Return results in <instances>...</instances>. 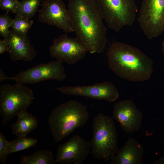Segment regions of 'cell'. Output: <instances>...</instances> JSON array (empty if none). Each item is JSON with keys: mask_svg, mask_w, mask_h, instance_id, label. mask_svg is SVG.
Returning <instances> with one entry per match:
<instances>
[{"mask_svg": "<svg viewBox=\"0 0 164 164\" xmlns=\"http://www.w3.org/2000/svg\"><path fill=\"white\" fill-rule=\"evenodd\" d=\"M19 2L18 0H2L0 1V8L2 10H6L7 12H12L15 13Z\"/></svg>", "mask_w": 164, "mask_h": 164, "instance_id": "obj_23", "label": "cell"}, {"mask_svg": "<svg viewBox=\"0 0 164 164\" xmlns=\"http://www.w3.org/2000/svg\"><path fill=\"white\" fill-rule=\"evenodd\" d=\"M34 99L32 91L17 83L0 87V114L4 123L20 113L27 111Z\"/></svg>", "mask_w": 164, "mask_h": 164, "instance_id": "obj_5", "label": "cell"}, {"mask_svg": "<svg viewBox=\"0 0 164 164\" xmlns=\"http://www.w3.org/2000/svg\"><path fill=\"white\" fill-rule=\"evenodd\" d=\"M37 140L30 137H18L14 140L9 141L8 151L9 154L18 151L24 150L35 147Z\"/></svg>", "mask_w": 164, "mask_h": 164, "instance_id": "obj_19", "label": "cell"}, {"mask_svg": "<svg viewBox=\"0 0 164 164\" xmlns=\"http://www.w3.org/2000/svg\"><path fill=\"white\" fill-rule=\"evenodd\" d=\"M68 9L76 37L90 53L103 52L107 29L98 0H69Z\"/></svg>", "mask_w": 164, "mask_h": 164, "instance_id": "obj_1", "label": "cell"}, {"mask_svg": "<svg viewBox=\"0 0 164 164\" xmlns=\"http://www.w3.org/2000/svg\"><path fill=\"white\" fill-rule=\"evenodd\" d=\"M8 13L1 15L0 16V35L4 38L9 34V29L11 27L12 19L8 15Z\"/></svg>", "mask_w": 164, "mask_h": 164, "instance_id": "obj_21", "label": "cell"}, {"mask_svg": "<svg viewBox=\"0 0 164 164\" xmlns=\"http://www.w3.org/2000/svg\"><path fill=\"white\" fill-rule=\"evenodd\" d=\"M89 118L87 106L77 101L71 100L53 108L48 123L52 136L58 143L78 128L84 126Z\"/></svg>", "mask_w": 164, "mask_h": 164, "instance_id": "obj_3", "label": "cell"}, {"mask_svg": "<svg viewBox=\"0 0 164 164\" xmlns=\"http://www.w3.org/2000/svg\"><path fill=\"white\" fill-rule=\"evenodd\" d=\"M4 39L7 42L9 47L7 53L13 61L22 60L31 62L36 56L37 52L27 36L19 34L12 29Z\"/></svg>", "mask_w": 164, "mask_h": 164, "instance_id": "obj_14", "label": "cell"}, {"mask_svg": "<svg viewBox=\"0 0 164 164\" xmlns=\"http://www.w3.org/2000/svg\"><path fill=\"white\" fill-rule=\"evenodd\" d=\"M107 56L110 68L121 78L134 82L147 80L151 78L153 62L138 48L115 42L110 46Z\"/></svg>", "mask_w": 164, "mask_h": 164, "instance_id": "obj_2", "label": "cell"}, {"mask_svg": "<svg viewBox=\"0 0 164 164\" xmlns=\"http://www.w3.org/2000/svg\"><path fill=\"white\" fill-rule=\"evenodd\" d=\"M42 0H22L19 2L15 14H19L30 19L38 11V8L41 5Z\"/></svg>", "mask_w": 164, "mask_h": 164, "instance_id": "obj_18", "label": "cell"}, {"mask_svg": "<svg viewBox=\"0 0 164 164\" xmlns=\"http://www.w3.org/2000/svg\"><path fill=\"white\" fill-rule=\"evenodd\" d=\"M16 121L11 126L13 134L18 137L26 136L37 128L38 121L36 118L27 111L19 113Z\"/></svg>", "mask_w": 164, "mask_h": 164, "instance_id": "obj_16", "label": "cell"}, {"mask_svg": "<svg viewBox=\"0 0 164 164\" xmlns=\"http://www.w3.org/2000/svg\"><path fill=\"white\" fill-rule=\"evenodd\" d=\"M138 21L149 39L160 36L163 32L164 0H143Z\"/></svg>", "mask_w": 164, "mask_h": 164, "instance_id": "obj_8", "label": "cell"}, {"mask_svg": "<svg viewBox=\"0 0 164 164\" xmlns=\"http://www.w3.org/2000/svg\"><path fill=\"white\" fill-rule=\"evenodd\" d=\"M2 0H0V1H1Z\"/></svg>", "mask_w": 164, "mask_h": 164, "instance_id": "obj_28", "label": "cell"}, {"mask_svg": "<svg viewBox=\"0 0 164 164\" xmlns=\"http://www.w3.org/2000/svg\"><path fill=\"white\" fill-rule=\"evenodd\" d=\"M162 30L163 32H164V21L163 22L162 26Z\"/></svg>", "mask_w": 164, "mask_h": 164, "instance_id": "obj_27", "label": "cell"}, {"mask_svg": "<svg viewBox=\"0 0 164 164\" xmlns=\"http://www.w3.org/2000/svg\"><path fill=\"white\" fill-rule=\"evenodd\" d=\"M142 145L133 138H128L111 160V164H142L144 155Z\"/></svg>", "mask_w": 164, "mask_h": 164, "instance_id": "obj_15", "label": "cell"}, {"mask_svg": "<svg viewBox=\"0 0 164 164\" xmlns=\"http://www.w3.org/2000/svg\"><path fill=\"white\" fill-rule=\"evenodd\" d=\"M7 77L3 71L2 69L0 68V82L1 83L3 81L7 80Z\"/></svg>", "mask_w": 164, "mask_h": 164, "instance_id": "obj_25", "label": "cell"}, {"mask_svg": "<svg viewBox=\"0 0 164 164\" xmlns=\"http://www.w3.org/2000/svg\"><path fill=\"white\" fill-rule=\"evenodd\" d=\"M51 56L68 64H74L83 60L88 52L84 45L76 37L66 33L55 38L49 48Z\"/></svg>", "mask_w": 164, "mask_h": 164, "instance_id": "obj_9", "label": "cell"}, {"mask_svg": "<svg viewBox=\"0 0 164 164\" xmlns=\"http://www.w3.org/2000/svg\"><path fill=\"white\" fill-rule=\"evenodd\" d=\"M33 24V21L19 14H16L13 19L11 27L17 33L22 36H26L29 30Z\"/></svg>", "mask_w": 164, "mask_h": 164, "instance_id": "obj_20", "label": "cell"}, {"mask_svg": "<svg viewBox=\"0 0 164 164\" xmlns=\"http://www.w3.org/2000/svg\"><path fill=\"white\" fill-rule=\"evenodd\" d=\"M38 10L41 22L56 26L66 33L74 32L68 9L62 0H43Z\"/></svg>", "mask_w": 164, "mask_h": 164, "instance_id": "obj_10", "label": "cell"}, {"mask_svg": "<svg viewBox=\"0 0 164 164\" xmlns=\"http://www.w3.org/2000/svg\"><path fill=\"white\" fill-rule=\"evenodd\" d=\"M9 141L0 132V162L3 164L6 163L7 157L9 155L8 147Z\"/></svg>", "mask_w": 164, "mask_h": 164, "instance_id": "obj_22", "label": "cell"}, {"mask_svg": "<svg viewBox=\"0 0 164 164\" xmlns=\"http://www.w3.org/2000/svg\"><path fill=\"white\" fill-rule=\"evenodd\" d=\"M104 20L116 32L124 27L131 26L137 12L135 0H98Z\"/></svg>", "mask_w": 164, "mask_h": 164, "instance_id": "obj_6", "label": "cell"}, {"mask_svg": "<svg viewBox=\"0 0 164 164\" xmlns=\"http://www.w3.org/2000/svg\"><path fill=\"white\" fill-rule=\"evenodd\" d=\"M90 142L75 135L58 147L55 159L61 164H82L90 153Z\"/></svg>", "mask_w": 164, "mask_h": 164, "instance_id": "obj_11", "label": "cell"}, {"mask_svg": "<svg viewBox=\"0 0 164 164\" xmlns=\"http://www.w3.org/2000/svg\"><path fill=\"white\" fill-rule=\"evenodd\" d=\"M63 63L56 60L40 63L19 72L12 77H8L7 80L23 84H33L50 80L62 81L67 77Z\"/></svg>", "mask_w": 164, "mask_h": 164, "instance_id": "obj_7", "label": "cell"}, {"mask_svg": "<svg viewBox=\"0 0 164 164\" xmlns=\"http://www.w3.org/2000/svg\"><path fill=\"white\" fill-rule=\"evenodd\" d=\"M162 46L163 53L164 54V40L162 42Z\"/></svg>", "mask_w": 164, "mask_h": 164, "instance_id": "obj_26", "label": "cell"}, {"mask_svg": "<svg viewBox=\"0 0 164 164\" xmlns=\"http://www.w3.org/2000/svg\"><path fill=\"white\" fill-rule=\"evenodd\" d=\"M90 153L96 159L111 160L119 149L118 134L113 118L99 113L93 120Z\"/></svg>", "mask_w": 164, "mask_h": 164, "instance_id": "obj_4", "label": "cell"}, {"mask_svg": "<svg viewBox=\"0 0 164 164\" xmlns=\"http://www.w3.org/2000/svg\"><path fill=\"white\" fill-rule=\"evenodd\" d=\"M112 112L113 118L125 132L132 133L141 127L143 114L132 99L123 100L116 103Z\"/></svg>", "mask_w": 164, "mask_h": 164, "instance_id": "obj_13", "label": "cell"}, {"mask_svg": "<svg viewBox=\"0 0 164 164\" xmlns=\"http://www.w3.org/2000/svg\"><path fill=\"white\" fill-rule=\"evenodd\" d=\"M55 160L52 152L46 149L38 150L28 155H22L20 164H54Z\"/></svg>", "mask_w": 164, "mask_h": 164, "instance_id": "obj_17", "label": "cell"}, {"mask_svg": "<svg viewBox=\"0 0 164 164\" xmlns=\"http://www.w3.org/2000/svg\"><path fill=\"white\" fill-rule=\"evenodd\" d=\"M9 47L6 40L4 39L3 40H0V54H1L5 52H8Z\"/></svg>", "mask_w": 164, "mask_h": 164, "instance_id": "obj_24", "label": "cell"}, {"mask_svg": "<svg viewBox=\"0 0 164 164\" xmlns=\"http://www.w3.org/2000/svg\"><path fill=\"white\" fill-rule=\"evenodd\" d=\"M56 89L63 94L82 96L109 102L115 101L119 95L114 85L109 82L86 86H63Z\"/></svg>", "mask_w": 164, "mask_h": 164, "instance_id": "obj_12", "label": "cell"}]
</instances>
